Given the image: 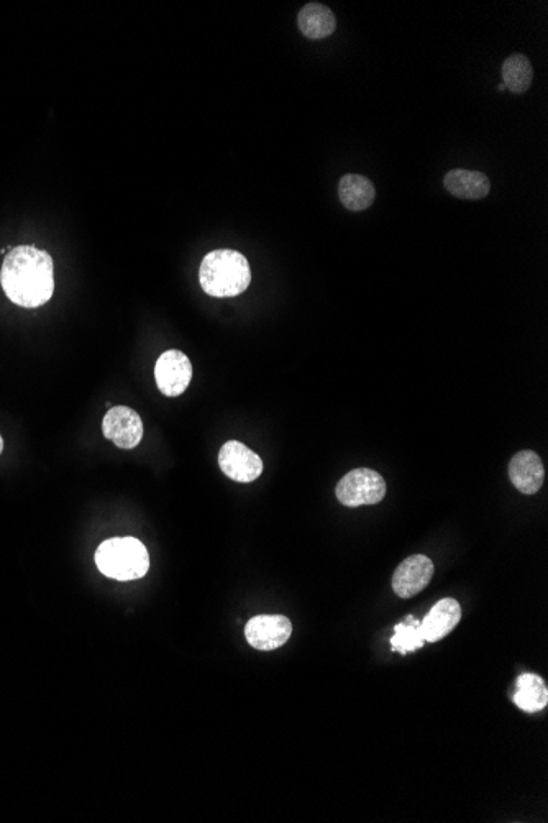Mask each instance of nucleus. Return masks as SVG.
Segmentation results:
<instances>
[{
	"label": "nucleus",
	"mask_w": 548,
	"mask_h": 823,
	"mask_svg": "<svg viewBox=\"0 0 548 823\" xmlns=\"http://www.w3.org/2000/svg\"><path fill=\"white\" fill-rule=\"evenodd\" d=\"M0 285L12 303L40 308L55 291V267L45 250L20 245L10 250L0 270Z\"/></svg>",
	"instance_id": "nucleus-1"
},
{
	"label": "nucleus",
	"mask_w": 548,
	"mask_h": 823,
	"mask_svg": "<svg viewBox=\"0 0 548 823\" xmlns=\"http://www.w3.org/2000/svg\"><path fill=\"white\" fill-rule=\"evenodd\" d=\"M202 290L214 298L242 295L252 281L247 258L235 250H215L207 253L199 270Z\"/></svg>",
	"instance_id": "nucleus-2"
},
{
	"label": "nucleus",
	"mask_w": 548,
	"mask_h": 823,
	"mask_svg": "<svg viewBox=\"0 0 548 823\" xmlns=\"http://www.w3.org/2000/svg\"><path fill=\"white\" fill-rule=\"evenodd\" d=\"M96 566L109 579L128 582L147 575L150 556L137 538L107 539L97 548Z\"/></svg>",
	"instance_id": "nucleus-3"
},
{
	"label": "nucleus",
	"mask_w": 548,
	"mask_h": 823,
	"mask_svg": "<svg viewBox=\"0 0 548 823\" xmlns=\"http://www.w3.org/2000/svg\"><path fill=\"white\" fill-rule=\"evenodd\" d=\"M338 502L357 508L363 505H376L386 495V482L375 470L355 469L345 475L337 485Z\"/></svg>",
	"instance_id": "nucleus-4"
},
{
	"label": "nucleus",
	"mask_w": 548,
	"mask_h": 823,
	"mask_svg": "<svg viewBox=\"0 0 548 823\" xmlns=\"http://www.w3.org/2000/svg\"><path fill=\"white\" fill-rule=\"evenodd\" d=\"M155 378L163 395H183L192 380L191 360L181 350H166L156 362Z\"/></svg>",
	"instance_id": "nucleus-5"
},
{
	"label": "nucleus",
	"mask_w": 548,
	"mask_h": 823,
	"mask_svg": "<svg viewBox=\"0 0 548 823\" xmlns=\"http://www.w3.org/2000/svg\"><path fill=\"white\" fill-rule=\"evenodd\" d=\"M293 635V623L283 615H258L245 626L250 646L258 651H273L288 643Z\"/></svg>",
	"instance_id": "nucleus-6"
},
{
	"label": "nucleus",
	"mask_w": 548,
	"mask_h": 823,
	"mask_svg": "<svg viewBox=\"0 0 548 823\" xmlns=\"http://www.w3.org/2000/svg\"><path fill=\"white\" fill-rule=\"evenodd\" d=\"M219 465L222 472L235 482H255L263 474V460L238 441L225 442L219 452Z\"/></svg>",
	"instance_id": "nucleus-7"
},
{
	"label": "nucleus",
	"mask_w": 548,
	"mask_h": 823,
	"mask_svg": "<svg viewBox=\"0 0 548 823\" xmlns=\"http://www.w3.org/2000/svg\"><path fill=\"white\" fill-rule=\"evenodd\" d=\"M102 433L120 449H133L142 441V418L132 408L115 406L104 416Z\"/></svg>",
	"instance_id": "nucleus-8"
},
{
	"label": "nucleus",
	"mask_w": 548,
	"mask_h": 823,
	"mask_svg": "<svg viewBox=\"0 0 548 823\" xmlns=\"http://www.w3.org/2000/svg\"><path fill=\"white\" fill-rule=\"evenodd\" d=\"M434 577V562L424 554L407 557L393 575L394 594L401 598L416 597Z\"/></svg>",
	"instance_id": "nucleus-9"
},
{
	"label": "nucleus",
	"mask_w": 548,
	"mask_h": 823,
	"mask_svg": "<svg viewBox=\"0 0 548 823\" xmlns=\"http://www.w3.org/2000/svg\"><path fill=\"white\" fill-rule=\"evenodd\" d=\"M462 620V607L455 598H443L435 603L429 615L421 621L425 643H437L450 635Z\"/></svg>",
	"instance_id": "nucleus-10"
},
{
	"label": "nucleus",
	"mask_w": 548,
	"mask_h": 823,
	"mask_svg": "<svg viewBox=\"0 0 548 823\" xmlns=\"http://www.w3.org/2000/svg\"><path fill=\"white\" fill-rule=\"evenodd\" d=\"M509 477H511L512 485L519 492L524 495H534L544 485V464L535 452H517L509 464Z\"/></svg>",
	"instance_id": "nucleus-11"
},
{
	"label": "nucleus",
	"mask_w": 548,
	"mask_h": 823,
	"mask_svg": "<svg viewBox=\"0 0 548 823\" xmlns=\"http://www.w3.org/2000/svg\"><path fill=\"white\" fill-rule=\"evenodd\" d=\"M445 188L448 193L455 198L465 199V201H478L488 196L491 191V183L488 176L480 171L452 170L445 175Z\"/></svg>",
	"instance_id": "nucleus-12"
},
{
	"label": "nucleus",
	"mask_w": 548,
	"mask_h": 823,
	"mask_svg": "<svg viewBox=\"0 0 548 823\" xmlns=\"http://www.w3.org/2000/svg\"><path fill=\"white\" fill-rule=\"evenodd\" d=\"M297 25L304 37L320 40V38L330 37L335 32L337 19L327 5L311 2L302 7L297 17Z\"/></svg>",
	"instance_id": "nucleus-13"
},
{
	"label": "nucleus",
	"mask_w": 548,
	"mask_h": 823,
	"mask_svg": "<svg viewBox=\"0 0 548 823\" xmlns=\"http://www.w3.org/2000/svg\"><path fill=\"white\" fill-rule=\"evenodd\" d=\"M338 196L348 211H365L375 203V184L361 175H345L338 183Z\"/></svg>",
	"instance_id": "nucleus-14"
},
{
	"label": "nucleus",
	"mask_w": 548,
	"mask_h": 823,
	"mask_svg": "<svg viewBox=\"0 0 548 823\" xmlns=\"http://www.w3.org/2000/svg\"><path fill=\"white\" fill-rule=\"evenodd\" d=\"M514 704L527 713L544 710L548 704V689L544 679L537 674L519 676Z\"/></svg>",
	"instance_id": "nucleus-15"
},
{
	"label": "nucleus",
	"mask_w": 548,
	"mask_h": 823,
	"mask_svg": "<svg viewBox=\"0 0 548 823\" xmlns=\"http://www.w3.org/2000/svg\"><path fill=\"white\" fill-rule=\"evenodd\" d=\"M501 74L506 89L514 94H524L534 79V68L526 55H511L504 61Z\"/></svg>",
	"instance_id": "nucleus-16"
},
{
	"label": "nucleus",
	"mask_w": 548,
	"mask_h": 823,
	"mask_svg": "<svg viewBox=\"0 0 548 823\" xmlns=\"http://www.w3.org/2000/svg\"><path fill=\"white\" fill-rule=\"evenodd\" d=\"M424 643L421 621L416 620V618L407 617L406 621H402L394 628V636L391 638L393 651H398L401 654L412 653L416 649H421Z\"/></svg>",
	"instance_id": "nucleus-17"
},
{
	"label": "nucleus",
	"mask_w": 548,
	"mask_h": 823,
	"mask_svg": "<svg viewBox=\"0 0 548 823\" xmlns=\"http://www.w3.org/2000/svg\"><path fill=\"white\" fill-rule=\"evenodd\" d=\"M2 451H4V439L0 437V454H2Z\"/></svg>",
	"instance_id": "nucleus-18"
}]
</instances>
